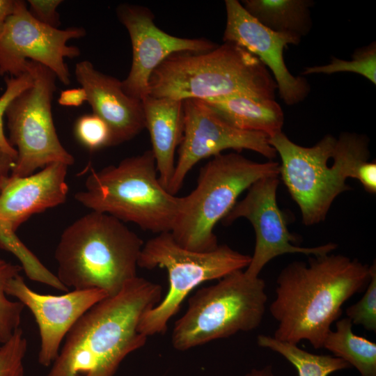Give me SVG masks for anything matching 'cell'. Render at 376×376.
Segmentation results:
<instances>
[{
  "instance_id": "cell-4",
  "label": "cell",
  "mask_w": 376,
  "mask_h": 376,
  "mask_svg": "<svg viewBox=\"0 0 376 376\" xmlns=\"http://www.w3.org/2000/svg\"><path fill=\"white\" fill-rule=\"evenodd\" d=\"M276 84L265 65L240 46L224 42L201 52L166 58L152 72L149 95L203 101L235 95L274 98Z\"/></svg>"
},
{
  "instance_id": "cell-28",
  "label": "cell",
  "mask_w": 376,
  "mask_h": 376,
  "mask_svg": "<svg viewBox=\"0 0 376 376\" xmlns=\"http://www.w3.org/2000/svg\"><path fill=\"white\" fill-rule=\"evenodd\" d=\"M370 277L362 297L346 308V316L353 324L376 331V265L370 266Z\"/></svg>"
},
{
  "instance_id": "cell-23",
  "label": "cell",
  "mask_w": 376,
  "mask_h": 376,
  "mask_svg": "<svg viewBox=\"0 0 376 376\" xmlns=\"http://www.w3.org/2000/svg\"><path fill=\"white\" fill-rule=\"evenodd\" d=\"M352 325L347 317L337 320L335 331L327 334L322 348L355 368L360 376H376V343L356 335Z\"/></svg>"
},
{
  "instance_id": "cell-20",
  "label": "cell",
  "mask_w": 376,
  "mask_h": 376,
  "mask_svg": "<svg viewBox=\"0 0 376 376\" xmlns=\"http://www.w3.org/2000/svg\"><path fill=\"white\" fill-rule=\"evenodd\" d=\"M205 102L233 126L269 138L282 132L284 114L274 98L235 95Z\"/></svg>"
},
{
  "instance_id": "cell-29",
  "label": "cell",
  "mask_w": 376,
  "mask_h": 376,
  "mask_svg": "<svg viewBox=\"0 0 376 376\" xmlns=\"http://www.w3.org/2000/svg\"><path fill=\"white\" fill-rule=\"evenodd\" d=\"M75 133L79 141L91 151L111 146L109 126L93 113L84 114L77 120Z\"/></svg>"
},
{
  "instance_id": "cell-10",
  "label": "cell",
  "mask_w": 376,
  "mask_h": 376,
  "mask_svg": "<svg viewBox=\"0 0 376 376\" xmlns=\"http://www.w3.org/2000/svg\"><path fill=\"white\" fill-rule=\"evenodd\" d=\"M336 141L328 134L313 146L304 147L283 132L269 138L281 158L279 176L298 205L305 226L324 221L336 197L351 189L328 165Z\"/></svg>"
},
{
  "instance_id": "cell-24",
  "label": "cell",
  "mask_w": 376,
  "mask_h": 376,
  "mask_svg": "<svg viewBox=\"0 0 376 376\" xmlns=\"http://www.w3.org/2000/svg\"><path fill=\"white\" fill-rule=\"evenodd\" d=\"M258 346L274 351L294 366L299 376H329L351 366L340 358L328 354H315L290 343L260 334L257 337Z\"/></svg>"
},
{
  "instance_id": "cell-31",
  "label": "cell",
  "mask_w": 376,
  "mask_h": 376,
  "mask_svg": "<svg viewBox=\"0 0 376 376\" xmlns=\"http://www.w3.org/2000/svg\"><path fill=\"white\" fill-rule=\"evenodd\" d=\"M33 84V78L29 72L17 77L6 79V90L0 96V148L16 159L17 152L7 139L3 130V116L11 102Z\"/></svg>"
},
{
  "instance_id": "cell-8",
  "label": "cell",
  "mask_w": 376,
  "mask_h": 376,
  "mask_svg": "<svg viewBox=\"0 0 376 376\" xmlns=\"http://www.w3.org/2000/svg\"><path fill=\"white\" fill-rule=\"evenodd\" d=\"M250 260L251 256L226 244L207 252L187 249L175 242L171 232L149 239L143 244L138 267L164 268L168 274L169 290L155 306L141 317L138 331L146 337L164 334L170 319L179 311L191 290L205 281L220 279L246 268Z\"/></svg>"
},
{
  "instance_id": "cell-5",
  "label": "cell",
  "mask_w": 376,
  "mask_h": 376,
  "mask_svg": "<svg viewBox=\"0 0 376 376\" xmlns=\"http://www.w3.org/2000/svg\"><path fill=\"white\" fill-rule=\"evenodd\" d=\"M75 198L92 211L134 223L156 235L171 231L181 200L160 182L151 150L117 165L91 169L85 189Z\"/></svg>"
},
{
  "instance_id": "cell-13",
  "label": "cell",
  "mask_w": 376,
  "mask_h": 376,
  "mask_svg": "<svg viewBox=\"0 0 376 376\" xmlns=\"http://www.w3.org/2000/svg\"><path fill=\"white\" fill-rule=\"evenodd\" d=\"M279 177H265L253 183L222 220L230 224L244 218L251 224L255 247L244 272L252 278L258 277L264 267L277 256L287 253L317 256L331 253L337 248L333 242L313 247L297 244V238L289 231L287 217L277 203Z\"/></svg>"
},
{
  "instance_id": "cell-33",
  "label": "cell",
  "mask_w": 376,
  "mask_h": 376,
  "mask_svg": "<svg viewBox=\"0 0 376 376\" xmlns=\"http://www.w3.org/2000/svg\"><path fill=\"white\" fill-rule=\"evenodd\" d=\"M87 101V95L83 88L62 91L58 97L59 104L65 107H79Z\"/></svg>"
},
{
  "instance_id": "cell-34",
  "label": "cell",
  "mask_w": 376,
  "mask_h": 376,
  "mask_svg": "<svg viewBox=\"0 0 376 376\" xmlns=\"http://www.w3.org/2000/svg\"><path fill=\"white\" fill-rule=\"evenodd\" d=\"M16 159L0 148V194L10 178Z\"/></svg>"
},
{
  "instance_id": "cell-27",
  "label": "cell",
  "mask_w": 376,
  "mask_h": 376,
  "mask_svg": "<svg viewBox=\"0 0 376 376\" xmlns=\"http://www.w3.org/2000/svg\"><path fill=\"white\" fill-rule=\"evenodd\" d=\"M336 72H353L359 74L374 85L376 84V43L371 42L366 47L355 50L350 61L336 57L324 65L306 68L302 75L315 73L331 75Z\"/></svg>"
},
{
  "instance_id": "cell-19",
  "label": "cell",
  "mask_w": 376,
  "mask_h": 376,
  "mask_svg": "<svg viewBox=\"0 0 376 376\" xmlns=\"http://www.w3.org/2000/svg\"><path fill=\"white\" fill-rule=\"evenodd\" d=\"M142 104L159 180L168 190L175 170V152L183 135V101L148 95Z\"/></svg>"
},
{
  "instance_id": "cell-9",
  "label": "cell",
  "mask_w": 376,
  "mask_h": 376,
  "mask_svg": "<svg viewBox=\"0 0 376 376\" xmlns=\"http://www.w3.org/2000/svg\"><path fill=\"white\" fill-rule=\"evenodd\" d=\"M26 72L33 78L31 87L8 106L6 116L9 143L16 147L17 158L10 176L25 177L52 163L67 166L75 159L61 143L52 113L56 75L45 66L29 61Z\"/></svg>"
},
{
  "instance_id": "cell-32",
  "label": "cell",
  "mask_w": 376,
  "mask_h": 376,
  "mask_svg": "<svg viewBox=\"0 0 376 376\" xmlns=\"http://www.w3.org/2000/svg\"><path fill=\"white\" fill-rule=\"evenodd\" d=\"M29 11L39 22L47 26L58 28L60 25L57 7L63 2L61 0H29Z\"/></svg>"
},
{
  "instance_id": "cell-21",
  "label": "cell",
  "mask_w": 376,
  "mask_h": 376,
  "mask_svg": "<svg viewBox=\"0 0 376 376\" xmlns=\"http://www.w3.org/2000/svg\"><path fill=\"white\" fill-rule=\"evenodd\" d=\"M244 8L265 27L299 38L310 31L312 23L308 0H244Z\"/></svg>"
},
{
  "instance_id": "cell-26",
  "label": "cell",
  "mask_w": 376,
  "mask_h": 376,
  "mask_svg": "<svg viewBox=\"0 0 376 376\" xmlns=\"http://www.w3.org/2000/svg\"><path fill=\"white\" fill-rule=\"evenodd\" d=\"M22 268L0 258V343L7 341L19 328L24 306L8 297L6 290L10 281L19 274Z\"/></svg>"
},
{
  "instance_id": "cell-12",
  "label": "cell",
  "mask_w": 376,
  "mask_h": 376,
  "mask_svg": "<svg viewBox=\"0 0 376 376\" xmlns=\"http://www.w3.org/2000/svg\"><path fill=\"white\" fill-rule=\"evenodd\" d=\"M183 135L168 189L173 195L181 189L187 175L198 162L213 157L224 150H249L269 160L276 157L266 134L233 126L203 100H183Z\"/></svg>"
},
{
  "instance_id": "cell-22",
  "label": "cell",
  "mask_w": 376,
  "mask_h": 376,
  "mask_svg": "<svg viewBox=\"0 0 376 376\" xmlns=\"http://www.w3.org/2000/svg\"><path fill=\"white\" fill-rule=\"evenodd\" d=\"M368 138L355 133L343 132L336 139L331 167L343 180H357L370 194L376 193V163L369 161Z\"/></svg>"
},
{
  "instance_id": "cell-25",
  "label": "cell",
  "mask_w": 376,
  "mask_h": 376,
  "mask_svg": "<svg viewBox=\"0 0 376 376\" xmlns=\"http://www.w3.org/2000/svg\"><path fill=\"white\" fill-rule=\"evenodd\" d=\"M0 248L12 253L21 263L26 276L33 281L68 292V288L50 272L17 236L15 230L0 223Z\"/></svg>"
},
{
  "instance_id": "cell-1",
  "label": "cell",
  "mask_w": 376,
  "mask_h": 376,
  "mask_svg": "<svg viewBox=\"0 0 376 376\" xmlns=\"http://www.w3.org/2000/svg\"><path fill=\"white\" fill-rule=\"evenodd\" d=\"M370 266L341 254L309 256L280 272L269 313L277 322L274 337L293 344L307 340L322 348L342 306L367 286Z\"/></svg>"
},
{
  "instance_id": "cell-2",
  "label": "cell",
  "mask_w": 376,
  "mask_h": 376,
  "mask_svg": "<svg viewBox=\"0 0 376 376\" xmlns=\"http://www.w3.org/2000/svg\"><path fill=\"white\" fill-rule=\"evenodd\" d=\"M162 296L161 285L136 276L95 304L68 331L47 376H113L122 361L146 344L139 322Z\"/></svg>"
},
{
  "instance_id": "cell-14",
  "label": "cell",
  "mask_w": 376,
  "mask_h": 376,
  "mask_svg": "<svg viewBox=\"0 0 376 376\" xmlns=\"http://www.w3.org/2000/svg\"><path fill=\"white\" fill-rule=\"evenodd\" d=\"M116 13L128 31L132 49L130 70L121 81L122 88L127 95L141 101L149 95L150 76L166 58L182 52H206L218 45L203 38H180L166 33L157 27L154 14L145 6L122 3Z\"/></svg>"
},
{
  "instance_id": "cell-7",
  "label": "cell",
  "mask_w": 376,
  "mask_h": 376,
  "mask_svg": "<svg viewBox=\"0 0 376 376\" xmlns=\"http://www.w3.org/2000/svg\"><path fill=\"white\" fill-rule=\"evenodd\" d=\"M267 301L263 279L235 271L216 284L198 290L189 299L185 313L175 323L172 345L185 351L254 330L263 321Z\"/></svg>"
},
{
  "instance_id": "cell-35",
  "label": "cell",
  "mask_w": 376,
  "mask_h": 376,
  "mask_svg": "<svg viewBox=\"0 0 376 376\" xmlns=\"http://www.w3.org/2000/svg\"><path fill=\"white\" fill-rule=\"evenodd\" d=\"M16 0H0V29L15 10Z\"/></svg>"
},
{
  "instance_id": "cell-17",
  "label": "cell",
  "mask_w": 376,
  "mask_h": 376,
  "mask_svg": "<svg viewBox=\"0 0 376 376\" xmlns=\"http://www.w3.org/2000/svg\"><path fill=\"white\" fill-rule=\"evenodd\" d=\"M75 74L93 113L110 129L111 146L131 140L146 128L142 101L127 95L121 81L98 71L88 61L77 63Z\"/></svg>"
},
{
  "instance_id": "cell-36",
  "label": "cell",
  "mask_w": 376,
  "mask_h": 376,
  "mask_svg": "<svg viewBox=\"0 0 376 376\" xmlns=\"http://www.w3.org/2000/svg\"><path fill=\"white\" fill-rule=\"evenodd\" d=\"M244 376H275L273 368L270 365L261 368H252Z\"/></svg>"
},
{
  "instance_id": "cell-16",
  "label": "cell",
  "mask_w": 376,
  "mask_h": 376,
  "mask_svg": "<svg viewBox=\"0 0 376 376\" xmlns=\"http://www.w3.org/2000/svg\"><path fill=\"white\" fill-rule=\"evenodd\" d=\"M6 292L33 314L39 329L38 362L49 366L56 359L63 338L75 322L92 306L107 298L100 289L73 290L61 295L38 293L19 274L9 283Z\"/></svg>"
},
{
  "instance_id": "cell-6",
  "label": "cell",
  "mask_w": 376,
  "mask_h": 376,
  "mask_svg": "<svg viewBox=\"0 0 376 376\" xmlns=\"http://www.w3.org/2000/svg\"><path fill=\"white\" fill-rule=\"evenodd\" d=\"M279 176V163L256 162L235 152L219 154L200 170L194 189L181 197L171 231L175 242L191 251L207 252L219 245L216 224L228 214L238 197L265 177Z\"/></svg>"
},
{
  "instance_id": "cell-11",
  "label": "cell",
  "mask_w": 376,
  "mask_h": 376,
  "mask_svg": "<svg viewBox=\"0 0 376 376\" xmlns=\"http://www.w3.org/2000/svg\"><path fill=\"white\" fill-rule=\"evenodd\" d=\"M81 27L59 29L36 19L26 3L16 0L12 15L0 29V75L17 77L26 72V63L32 61L50 70L63 84L70 83V74L64 61L80 54L68 40L84 37Z\"/></svg>"
},
{
  "instance_id": "cell-15",
  "label": "cell",
  "mask_w": 376,
  "mask_h": 376,
  "mask_svg": "<svg viewBox=\"0 0 376 376\" xmlns=\"http://www.w3.org/2000/svg\"><path fill=\"white\" fill-rule=\"evenodd\" d=\"M226 24L224 42L234 43L256 56L270 70L281 98L288 105L304 100L310 91L306 79L294 76L284 61V49L297 45L299 38L270 30L253 17L237 0L225 1Z\"/></svg>"
},
{
  "instance_id": "cell-18",
  "label": "cell",
  "mask_w": 376,
  "mask_h": 376,
  "mask_svg": "<svg viewBox=\"0 0 376 376\" xmlns=\"http://www.w3.org/2000/svg\"><path fill=\"white\" fill-rule=\"evenodd\" d=\"M68 166L55 162L28 176H10L0 194V223L16 231L34 214L63 203Z\"/></svg>"
},
{
  "instance_id": "cell-30",
  "label": "cell",
  "mask_w": 376,
  "mask_h": 376,
  "mask_svg": "<svg viewBox=\"0 0 376 376\" xmlns=\"http://www.w3.org/2000/svg\"><path fill=\"white\" fill-rule=\"evenodd\" d=\"M27 340L20 327L0 347V376H24Z\"/></svg>"
},
{
  "instance_id": "cell-3",
  "label": "cell",
  "mask_w": 376,
  "mask_h": 376,
  "mask_svg": "<svg viewBox=\"0 0 376 376\" xmlns=\"http://www.w3.org/2000/svg\"><path fill=\"white\" fill-rule=\"evenodd\" d=\"M143 244L124 222L92 211L63 232L54 253L56 276L68 288H95L114 296L137 276Z\"/></svg>"
}]
</instances>
